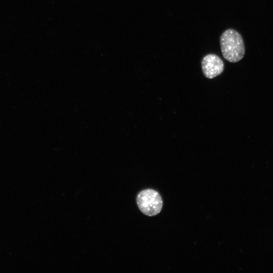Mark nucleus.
Listing matches in <instances>:
<instances>
[{"label": "nucleus", "mask_w": 273, "mask_h": 273, "mask_svg": "<svg viewBox=\"0 0 273 273\" xmlns=\"http://www.w3.org/2000/svg\"><path fill=\"white\" fill-rule=\"evenodd\" d=\"M136 203L144 214L152 216L161 211L163 202L159 193L153 189H146L140 192L136 197Z\"/></svg>", "instance_id": "nucleus-2"}, {"label": "nucleus", "mask_w": 273, "mask_h": 273, "mask_svg": "<svg viewBox=\"0 0 273 273\" xmlns=\"http://www.w3.org/2000/svg\"><path fill=\"white\" fill-rule=\"evenodd\" d=\"M220 44L223 58L230 62H238L244 56L245 49L242 37L234 29H227L221 34Z\"/></svg>", "instance_id": "nucleus-1"}, {"label": "nucleus", "mask_w": 273, "mask_h": 273, "mask_svg": "<svg viewBox=\"0 0 273 273\" xmlns=\"http://www.w3.org/2000/svg\"><path fill=\"white\" fill-rule=\"evenodd\" d=\"M201 65L204 75L210 79L220 75L224 69L222 60L214 54L205 56L202 60Z\"/></svg>", "instance_id": "nucleus-3"}]
</instances>
